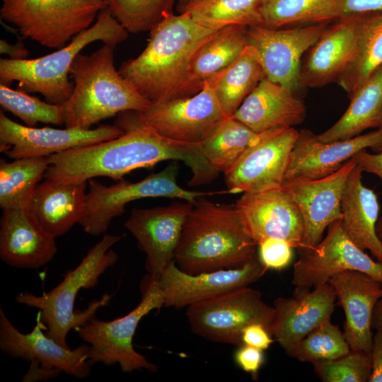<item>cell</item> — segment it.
Segmentation results:
<instances>
[{
	"label": "cell",
	"instance_id": "3",
	"mask_svg": "<svg viewBox=\"0 0 382 382\" xmlns=\"http://www.w3.org/2000/svg\"><path fill=\"white\" fill-rule=\"evenodd\" d=\"M257 246L235 204L202 197L186 218L173 260L190 274L237 268L257 256Z\"/></svg>",
	"mask_w": 382,
	"mask_h": 382
},
{
	"label": "cell",
	"instance_id": "28",
	"mask_svg": "<svg viewBox=\"0 0 382 382\" xmlns=\"http://www.w3.org/2000/svg\"><path fill=\"white\" fill-rule=\"evenodd\" d=\"M86 182L62 183L45 179L35 187L27 209L55 238L79 223L84 212Z\"/></svg>",
	"mask_w": 382,
	"mask_h": 382
},
{
	"label": "cell",
	"instance_id": "30",
	"mask_svg": "<svg viewBox=\"0 0 382 382\" xmlns=\"http://www.w3.org/2000/svg\"><path fill=\"white\" fill-rule=\"evenodd\" d=\"M248 26L233 25L217 30L193 54L187 68L190 83L198 91L203 82L221 72L241 54L248 45Z\"/></svg>",
	"mask_w": 382,
	"mask_h": 382
},
{
	"label": "cell",
	"instance_id": "26",
	"mask_svg": "<svg viewBox=\"0 0 382 382\" xmlns=\"http://www.w3.org/2000/svg\"><path fill=\"white\" fill-rule=\"evenodd\" d=\"M306 116L303 101L291 90L263 78L233 117L256 132L301 124Z\"/></svg>",
	"mask_w": 382,
	"mask_h": 382
},
{
	"label": "cell",
	"instance_id": "4",
	"mask_svg": "<svg viewBox=\"0 0 382 382\" xmlns=\"http://www.w3.org/2000/svg\"><path fill=\"white\" fill-rule=\"evenodd\" d=\"M114 48L104 44L74 59L69 71L74 88L62 104L65 127L91 129L121 112H143L149 107L151 102L116 70Z\"/></svg>",
	"mask_w": 382,
	"mask_h": 382
},
{
	"label": "cell",
	"instance_id": "49",
	"mask_svg": "<svg viewBox=\"0 0 382 382\" xmlns=\"http://www.w3.org/2000/svg\"><path fill=\"white\" fill-rule=\"evenodd\" d=\"M372 329L374 331L382 330V294L379 300L378 301L374 312Z\"/></svg>",
	"mask_w": 382,
	"mask_h": 382
},
{
	"label": "cell",
	"instance_id": "37",
	"mask_svg": "<svg viewBox=\"0 0 382 382\" xmlns=\"http://www.w3.org/2000/svg\"><path fill=\"white\" fill-rule=\"evenodd\" d=\"M350 349L344 333L330 318L299 341L288 356L313 364L337 359Z\"/></svg>",
	"mask_w": 382,
	"mask_h": 382
},
{
	"label": "cell",
	"instance_id": "12",
	"mask_svg": "<svg viewBox=\"0 0 382 382\" xmlns=\"http://www.w3.org/2000/svg\"><path fill=\"white\" fill-rule=\"evenodd\" d=\"M321 23L286 28H248V45L255 50L265 77L292 91L299 90L301 59L328 28Z\"/></svg>",
	"mask_w": 382,
	"mask_h": 382
},
{
	"label": "cell",
	"instance_id": "13",
	"mask_svg": "<svg viewBox=\"0 0 382 382\" xmlns=\"http://www.w3.org/2000/svg\"><path fill=\"white\" fill-rule=\"evenodd\" d=\"M301 253L293 268L291 282L295 287L312 289L347 270L364 272L382 283V264L348 238L340 219L328 227L325 237L317 245Z\"/></svg>",
	"mask_w": 382,
	"mask_h": 382
},
{
	"label": "cell",
	"instance_id": "10",
	"mask_svg": "<svg viewBox=\"0 0 382 382\" xmlns=\"http://www.w3.org/2000/svg\"><path fill=\"white\" fill-rule=\"evenodd\" d=\"M186 308L192 332L212 342L238 347L243 345V330L252 323L263 325L271 333L274 308L263 301L258 290L250 286Z\"/></svg>",
	"mask_w": 382,
	"mask_h": 382
},
{
	"label": "cell",
	"instance_id": "52",
	"mask_svg": "<svg viewBox=\"0 0 382 382\" xmlns=\"http://www.w3.org/2000/svg\"><path fill=\"white\" fill-rule=\"evenodd\" d=\"M381 127H382V126Z\"/></svg>",
	"mask_w": 382,
	"mask_h": 382
},
{
	"label": "cell",
	"instance_id": "2",
	"mask_svg": "<svg viewBox=\"0 0 382 382\" xmlns=\"http://www.w3.org/2000/svg\"><path fill=\"white\" fill-rule=\"evenodd\" d=\"M149 31L144 51L124 62L120 74L151 103L198 93L188 80V65L197 49L217 30L199 25L185 13L172 12Z\"/></svg>",
	"mask_w": 382,
	"mask_h": 382
},
{
	"label": "cell",
	"instance_id": "41",
	"mask_svg": "<svg viewBox=\"0 0 382 382\" xmlns=\"http://www.w3.org/2000/svg\"><path fill=\"white\" fill-rule=\"evenodd\" d=\"M257 247V257L267 270H282L292 261L294 248L284 240L267 238Z\"/></svg>",
	"mask_w": 382,
	"mask_h": 382
},
{
	"label": "cell",
	"instance_id": "42",
	"mask_svg": "<svg viewBox=\"0 0 382 382\" xmlns=\"http://www.w3.org/2000/svg\"><path fill=\"white\" fill-rule=\"evenodd\" d=\"M233 358L236 364L250 374L253 380L258 379L259 371L265 361L263 350L243 344L238 346Z\"/></svg>",
	"mask_w": 382,
	"mask_h": 382
},
{
	"label": "cell",
	"instance_id": "19",
	"mask_svg": "<svg viewBox=\"0 0 382 382\" xmlns=\"http://www.w3.org/2000/svg\"><path fill=\"white\" fill-rule=\"evenodd\" d=\"M368 148L375 151L382 150V127L350 139L327 143L320 141L311 130L301 129L291 151L283 183L329 175L357 152Z\"/></svg>",
	"mask_w": 382,
	"mask_h": 382
},
{
	"label": "cell",
	"instance_id": "23",
	"mask_svg": "<svg viewBox=\"0 0 382 382\" xmlns=\"http://www.w3.org/2000/svg\"><path fill=\"white\" fill-rule=\"evenodd\" d=\"M361 16L339 18L307 50L301 62L299 88H320L337 82L352 54Z\"/></svg>",
	"mask_w": 382,
	"mask_h": 382
},
{
	"label": "cell",
	"instance_id": "39",
	"mask_svg": "<svg viewBox=\"0 0 382 382\" xmlns=\"http://www.w3.org/2000/svg\"><path fill=\"white\" fill-rule=\"evenodd\" d=\"M0 105L28 127H33L38 122L64 125L62 104L43 102L21 89L13 90L2 83H0Z\"/></svg>",
	"mask_w": 382,
	"mask_h": 382
},
{
	"label": "cell",
	"instance_id": "38",
	"mask_svg": "<svg viewBox=\"0 0 382 382\" xmlns=\"http://www.w3.org/2000/svg\"><path fill=\"white\" fill-rule=\"evenodd\" d=\"M176 0H105L108 9L129 32L149 31L172 13Z\"/></svg>",
	"mask_w": 382,
	"mask_h": 382
},
{
	"label": "cell",
	"instance_id": "46",
	"mask_svg": "<svg viewBox=\"0 0 382 382\" xmlns=\"http://www.w3.org/2000/svg\"><path fill=\"white\" fill-rule=\"evenodd\" d=\"M371 354L372 369L369 382H382V330L374 333Z\"/></svg>",
	"mask_w": 382,
	"mask_h": 382
},
{
	"label": "cell",
	"instance_id": "40",
	"mask_svg": "<svg viewBox=\"0 0 382 382\" xmlns=\"http://www.w3.org/2000/svg\"><path fill=\"white\" fill-rule=\"evenodd\" d=\"M323 382H369L372 369L371 352L350 349L337 359L313 364Z\"/></svg>",
	"mask_w": 382,
	"mask_h": 382
},
{
	"label": "cell",
	"instance_id": "27",
	"mask_svg": "<svg viewBox=\"0 0 382 382\" xmlns=\"http://www.w3.org/2000/svg\"><path fill=\"white\" fill-rule=\"evenodd\" d=\"M362 173L356 165L348 176L342 198L341 226L357 246L368 250L382 264V243L376 232L379 202L374 191L364 185Z\"/></svg>",
	"mask_w": 382,
	"mask_h": 382
},
{
	"label": "cell",
	"instance_id": "34",
	"mask_svg": "<svg viewBox=\"0 0 382 382\" xmlns=\"http://www.w3.org/2000/svg\"><path fill=\"white\" fill-rule=\"evenodd\" d=\"M262 26L269 28L330 23L341 18L340 0H262Z\"/></svg>",
	"mask_w": 382,
	"mask_h": 382
},
{
	"label": "cell",
	"instance_id": "22",
	"mask_svg": "<svg viewBox=\"0 0 382 382\" xmlns=\"http://www.w3.org/2000/svg\"><path fill=\"white\" fill-rule=\"evenodd\" d=\"M38 320L33 331L23 333L10 321L0 308V348L7 355L25 360H36L45 368H57L66 374L82 379L91 373L88 362L89 345L77 348L64 347L49 337L42 330Z\"/></svg>",
	"mask_w": 382,
	"mask_h": 382
},
{
	"label": "cell",
	"instance_id": "9",
	"mask_svg": "<svg viewBox=\"0 0 382 382\" xmlns=\"http://www.w3.org/2000/svg\"><path fill=\"white\" fill-rule=\"evenodd\" d=\"M139 303L128 314L105 321L96 317L76 328L79 337L89 345L88 362L105 365L118 364L125 373L146 369L158 371V366L137 352L133 338L141 320L154 310L164 306L163 293L157 281H145Z\"/></svg>",
	"mask_w": 382,
	"mask_h": 382
},
{
	"label": "cell",
	"instance_id": "8",
	"mask_svg": "<svg viewBox=\"0 0 382 382\" xmlns=\"http://www.w3.org/2000/svg\"><path fill=\"white\" fill-rule=\"evenodd\" d=\"M178 173V165L173 162L163 170L136 183L122 180L107 186L93 178L88 180L84 212L79 224L86 233L96 236L104 233L111 221L125 212V205L137 199L178 198L194 204L199 197L226 193L183 189L177 183Z\"/></svg>",
	"mask_w": 382,
	"mask_h": 382
},
{
	"label": "cell",
	"instance_id": "11",
	"mask_svg": "<svg viewBox=\"0 0 382 382\" xmlns=\"http://www.w3.org/2000/svg\"><path fill=\"white\" fill-rule=\"evenodd\" d=\"M139 120L166 138L186 143H202L226 116L207 81L197 93L158 103H151Z\"/></svg>",
	"mask_w": 382,
	"mask_h": 382
},
{
	"label": "cell",
	"instance_id": "48",
	"mask_svg": "<svg viewBox=\"0 0 382 382\" xmlns=\"http://www.w3.org/2000/svg\"><path fill=\"white\" fill-rule=\"evenodd\" d=\"M0 52L13 59H24L28 55V51L22 42L11 45L2 39L0 40Z\"/></svg>",
	"mask_w": 382,
	"mask_h": 382
},
{
	"label": "cell",
	"instance_id": "6",
	"mask_svg": "<svg viewBox=\"0 0 382 382\" xmlns=\"http://www.w3.org/2000/svg\"><path fill=\"white\" fill-rule=\"evenodd\" d=\"M129 32L108 8L98 14L95 23L76 35L66 45L35 59H0V83L9 86L17 81L26 93H38L48 103L63 104L74 88L69 75L76 57L89 44L102 41L114 47L128 37Z\"/></svg>",
	"mask_w": 382,
	"mask_h": 382
},
{
	"label": "cell",
	"instance_id": "24",
	"mask_svg": "<svg viewBox=\"0 0 382 382\" xmlns=\"http://www.w3.org/2000/svg\"><path fill=\"white\" fill-rule=\"evenodd\" d=\"M328 282L335 289L345 316L343 333L350 349L371 352L372 319L382 294V283L355 270L336 274Z\"/></svg>",
	"mask_w": 382,
	"mask_h": 382
},
{
	"label": "cell",
	"instance_id": "32",
	"mask_svg": "<svg viewBox=\"0 0 382 382\" xmlns=\"http://www.w3.org/2000/svg\"><path fill=\"white\" fill-rule=\"evenodd\" d=\"M279 128L256 132L237 119L226 117L202 141L203 151L218 172L226 173L250 148Z\"/></svg>",
	"mask_w": 382,
	"mask_h": 382
},
{
	"label": "cell",
	"instance_id": "29",
	"mask_svg": "<svg viewBox=\"0 0 382 382\" xmlns=\"http://www.w3.org/2000/svg\"><path fill=\"white\" fill-rule=\"evenodd\" d=\"M342 117L330 128L317 134L322 142L354 137L369 128L382 126V65L350 96Z\"/></svg>",
	"mask_w": 382,
	"mask_h": 382
},
{
	"label": "cell",
	"instance_id": "20",
	"mask_svg": "<svg viewBox=\"0 0 382 382\" xmlns=\"http://www.w3.org/2000/svg\"><path fill=\"white\" fill-rule=\"evenodd\" d=\"M257 244L265 238L284 240L299 250L304 227L296 204L281 186L257 192H244L234 204Z\"/></svg>",
	"mask_w": 382,
	"mask_h": 382
},
{
	"label": "cell",
	"instance_id": "25",
	"mask_svg": "<svg viewBox=\"0 0 382 382\" xmlns=\"http://www.w3.org/2000/svg\"><path fill=\"white\" fill-rule=\"evenodd\" d=\"M57 251L55 238L39 224L27 208L2 209L0 219V257L16 268L38 269Z\"/></svg>",
	"mask_w": 382,
	"mask_h": 382
},
{
	"label": "cell",
	"instance_id": "33",
	"mask_svg": "<svg viewBox=\"0 0 382 382\" xmlns=\"http://www.w3.org/2000/svg\"><path fill=\"white\" fill-rule=\"evenodd\" d=\"M265 77L254 49L248 45L233 63L204 81L213 89L224 115L232 117Z\"/></svg>",
	"mask_w": 382,
	"mask_h": 382
},
{
	"label": "cell",
	"instance_id": "45",
	"mask_svg": "<svg viewBox=\"0 0 382 382\" xmlns=\"http://www.w3.org/2000/svg\"><path fill=\"white\" fill-rule=\"evenodd\" d=\"M352 158L363 172L374 174L382 180V151L370 153L363 149Z\"/></svg>",
	"mask_w": 382,
	"mask_h": 382
},
{
	"label": "cell",
	"instance_id": "18",
	"mask_svg": "<svg viewBox=\"0 0 382 382\" xmlns=\"http://www.w3.org/2000/svg\"><path fill=\"white\" fill-rule=\"evenodd\" d=\"M299 131L281 127L250 148L226 173L228 193L257 192L282 186Z\"/></svg>",
	"mask_w": 382,
	"mask_h": 382
},
{
	"label": "cell",
	"instance_id": "16",
	"mask_svg": "<svg viewBox=\"0 0 382 382\" xmlns=\"http://www.w3.org/2000/svg\"><path fill=\"white\" fill-rule=\"evenodd\" d=\"M267 270L257 256L240 267L197 274L183 272L172 260L161 272L157 283L163 293L164 306L181 308L249 286Z\"/></svg>",
	"mask_w": 382,
	"mask_h": 382
},
{
	"label": "cell",
	"instance_id": "31",
	"mask_svg": "<svg viewBox=\"0 0 382 382\" xmlns=\"http://www.w3.org/2000/svg\"><path fill=\"white\" fill-rule=\"evenodd\" d=\"M382 65V13L361 14L352 54L337 81L350 96Z\"/></svg>",
	"mask_w": 382,
	"mask_h": 382
},
{
	"label": "cell",
	"instance_id": "35",
	"mask_svg": "<svg viewBox=\"0 0 382 382\" xmlns=\"http://www.w3.org/2000/svg\"><path fill=\"white\" fill-rule=\"evenodd\" d=\"M49 166L48 156L0 161L1 209L27 208L32 195Z\"/></svg>",
	"mask_w": 382,
	"mask_h": 382
},
{
	"label": "cell",
	"instance_id": "17",
	"mask_svg": "<svg viewBox=\"0 0 382 382\" xmlns=\"http://www.w3.org/2000/svg\"><path fill=\"white\" fill-rule=\"evenodd\" d=\"M357 163L350 158L333 173L310 180L284 183L282 187L296 204L302 216L304 233L300 252L322 239L325 230L342 218V198L348 178Z\"/></svg>",
	"mask_w": 382,
	"mask_h": 382
},
{
	"label": "cell",
	"instance_id": "43",
	"mask_svg": "<svg viewBox=\"0 0 382 382\" xmlns=\"http://www.w3.org/2000/svg\"><path fill=\"white\" fill-rule=\"evenodd\" d=\"M270 331L260 323H252L244 328L241 340L244 345H248L262 350L268 349L273 342Z\"/></svg>",
	"mask_w": 382,
	"mask_h": 382
},
{
	"label": "cell",
	"instance_id": "7",
	"mask_svg": "<svg viewBox=\"0 0 382 382\" xmlns=\"http://www.w3.org/2000/svg\"><path fill=\"white\" fill-rule=\"evenodd\" d=\"M105 8V0H2L0 16L24 38L60 49Z\"/></svg>",
	"mask_w": 382,
	"mask_h": 382
},
{
	"label": "cell",
	"instance_id": "51",
	"mask_svg": "<svg viewBox=\"0 0 382 382\" xmlns=\"http://www.w3.org/2000/svg\"><path fill=\"white\" fill-rule=\"evenodd\" d=\"M376 232L380 241L382 243V216L379 217L377 225Z\"/></svg>",
	"mask_w": 382,
	"mask_h": 382
},
{
	"label": "cell",
	"instance_id": "15",
	"mask_svg": "<svg viewBox=\"0 0 382 382\" xmlns=\"http://www.w3.org/2000/svg\"><path fill=\"white\" fill-rule=\"evenodd\" d=\"M192 207V203L183 201L132 210L125 226L146 254L145 267L151 280L157 281L173 260L184 223Z\"/></svg>",
	"mask_w": 382,
	"mask_h": 382
},
{
	"label": "cell",
	"instance_id": "21",
	"mask_svg": "<svg viewBox=\"0 0 382 382\" xmlns=\"http://www.w3.org/2000/svg\"><path fill=\"white\" fill-rule=\"evenodd\" d=\"M336 300L329 282L312 289L295 287L291 296L274 299L271 334L287 355L309 332L331 318Z\"/></svg>",
	"mask_w": 382,
	"mask_h": 382
},
{
	"label": "cell",
	"instance_id": "50",
	"mask_svg": "<svg viewBox=\"0 0 382 382\" xmlns=\"http://www.w3.org/2000/svg\"><path fill=\"white\" fill-rule=\"evenodd\" d=\"M198 0H176V8L179 13H183L185 8Z\"/></svg>",
	"mask_w": 382,
	"mask_h": 382
},
{
	"label": "cell",
	"instance_id": "5",
	"mask_svg": "<svg viewBox=\"0 0 382 382\" xmlns=\"http://www.w3.org/2000/svg\"><path fill=\"white\" fill-rule=\"evenodd\" d=\"M122 237L105 235L88 250L79 265L68 271L62 281L47 293L39 296L24 291L16 296L18 303L39 310L38 320L49 337L69 347L66 337L69 331L87 323L95 318L99 308L109 303L111 296L105 294L91 301L84 310L75 311L74 308L79 291L95 287L100 277L117 262L118 255L110 248Z\"/></svg>",
	"mask_w": 382,
	"mask_h": 382
},
{
	"label": "cell",
	"instance_id": "14",
	"mask_svg": "<svg viewBox=\"0 0 382 382\" xmlns=\"http://www.w3.org/2000/svg\"><path fill=\"white\" fill-rule=\"evenodd\" d=\"M123 132L116 125H101L95 129L36 128L18 124L0 112V151L14 159L49 156L112 139Z\"/></svg>",
	"mask_w": 382,
	"mask_h": 382
},
{
	"label": "cell",
	"instance_id": "44",
	"mask_svg": "<svg viewBox=\"0 0 382 382\" xmlns=\"http://www.w3.org/2000/svg\"><path fill=\"white\" fill-rule=\"evenodd\" d=\"M341 18L369 13H382V0H340Z\"/></svg>",
	"mask_w": 382,
	"mask_h": 382
},
{
	"label": "cell",
	"instance_id": "36",
	"mask_svg": "<svg viewBox=\"0 0 382 382\" xmlns=\"http://www.w3.org/2000/svg\"><path fill=\"white\" fill-rule=\"evenodd\" d=\"M261 2L262 0H198L188 6L183 13L199 25L216 30L233 25H262Z\"/></svg>",
	"mask_w": 382,
	"mask_h": 382
},
{
	"label": "cell",
	"instance_id": "1",
	"mask_svg": "<svg viewBox=\"0 0 382 382\" xmlns=\"http://www.w3.org/2000/svg\"><path fill=\"white\" fill-rule=\"evenodd\" d=\"M123 112L115 124L123 130L122 134L49 156L45 179L81 183L103 176L118 182L134 170L169 160L183 161L194 176L207 170L209 163L201 143L166 138L142 124L135 111Z\"/></svg>",
	"mask_w": 382,
	"mask_h": 382
},
{
	"label": "cell",
	"instance_id": "47",
	"mask_svg": "<svg viewBox=\"0 0 382 382\" xmlns=\"http://www.w3.org/2000/svg\"><path fill=\"white\" fill-rule=\"evenodd\" d=\"M62 371L57 368H45L40 365L39 361L31 360L30 369L23 377L22 381L30 382L49 380L57 377Z\"/></svg>",
	"mask_w": 382,
	"mask_h": 382
}]
</instances>
